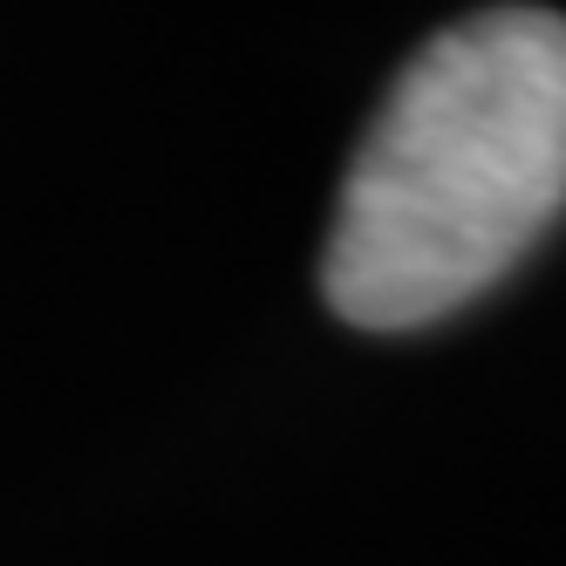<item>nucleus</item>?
Returning <instances> with one entry per match:
<instances>
[{"instance_id":"obj_1","label":"nucleus","mask_w":566,"mask_h":566,"mask_svg":"<svg viewBox=\"0 0 566 566\" xmlns=\"http://www.w3.org/2000/svg\"><path fill=\"white\" fill-rule=\"evenodd\" d=\"M566 212V14L478 8L402 62L335 198L321 294L348 328L458 314Z\"/></svg>"}]
</instances>
